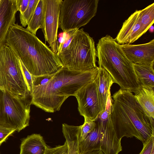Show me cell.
Listing matches in <instances>:
<instances>
[{"mask_svg": "<svg viewBox=\"0 0 154 154\" xmlns=\"http://www.w3.org/2000/svg\"><path fill=\"white\" fill-rule=\"evenodd\" d=\"M81 125L75 126L64 123L62 131L68 148V154H79V144Z\"/></svg>", "mask_w": 154, "mask_h": 154, "instance_id": "obj_19", "label": "cell"}, {"mask_svg": "<svg viewBox=\"0 0 154 154\" xmlns=\"http://www.w3.org/2000/svg\"><path fill=\"white\" fill-rule=\"evenodd\" d=\"M29 0H16L17 11L23 14L28 7Z\"/></svg>", "mask_w": 154, "mask_h": 154, "instance_id": "obj_30", "label": "cell"}, {"mask_svg": "<svg viewBox=\"0 0 154 154\" xmlns=\"http://www.w3.org/2000/svg\"><path fill=\"white\" fill-rule=\"evenodd\" d=\"M6 44L33 76L53 75L63 67L57 54L17 23L10 28Z\"/></svg>", "mask_w": 154, "mask_h": 154, "instance_id": "obj_1", "label": "cell"}, {"mask_svg": "<svg viewBox=\"0 0 154 154\" xmlns=\"http://www.w3.org/2000/svg\"><path fill=\"white\" fill-rule=\"evenodd\" d=\"M135 94L138 103L148 117L154 122V89H147L141 86Z\"/></svg>", "mask_w": 154, "mask_h": 154, "instance_id": "obj_18", "label": "cell"}, {"mask_svg": "<svg viewBox=\"0 0 154 154\" xmlns=\"http://www.w3.org/2000/svg\"><path fill=\"white\" fill-rule=\"evenodd\" d=\"M98 0H62L59 27L63 32L78 29L87 24L96 15Z\"/></svg>", "mask_w": 154, "mask_h": 154, "instance_id": "obj_7", "label": "cell"}, {"mask_svg": "<svg viewBox=\"0 0 154 154\" xmlns=\"http://www.w3.org/2000/svg\"><path fill=\"white\" fill-rule=\"evenodd\" d=\"M54 74L36 76L32 75L33 86H41L45 84L52 78Z\"/></svg>", "mask_w": 154, "mask_h": 154, "instance_id": "obj_26", "label": "cell"}, {"mask_svg": "<svg viewBox=\"0 0 154 154\" xmlns=\"http://www.w3.org/2000/svg\"><path fill=\"white\" fill-rule=\"evenodd\" d=\"M45 154H68V148L66 141L63 145L50 148L48 146Z\"/></svg>", "mask_w": 154, "mask_h": 154, "instance_id": "obj_25", "label": "cell"}, {"mask_svg": "<svg viewBox=\"0 0 154 154\" xmlns=\"http://www.w3.org/2000/svg\"><path fill=\"white\" fill-rule=\"evenodd\" d=\"M48 146L42 136L33 134L22 139L20 154H45Z\"/></svg>", "mask_w": 154, "mask_h": 154, "instance_id": "obj_15", "label": "cell"}, {"mask_svg": "<svg viewBox=\"0 0 154 154\" xmlns=\"http://www.w3.org/2000/svg\"><path fill=\"white\" fill-rule=\"evenodd\" d=\"M0 90L22 98L31 95L20 60L6 44L0 49Z\"/></svg>", "mask_w": 154, "mask_h": 154, "instance_id": "obj_5", "label": "cell"}, {"mask_svg": "<svg viewBox=\"0 0 154 154\" xmlns=\"http://www.w3.org/2000/svg\"><path fill=\"white\" fill-rule=\"evenodd\" d=\"M96 50L99 67L104 69L121 89L136 93L141 85L133 64L115 39L108 35L103 37L99 40Z\"/></svg>", "mask_w": 154, "mask_h": 154, "instance_id": "obj_3", "label": "cell"}, {"mask_svg": "<svg viewBox=\"0 0 154 154\" xmlns=\"http://www.w3.org/2000/svg\"><path fill=\"white\" fill-rule=\"evenodd\" d=\"M16 131L15 129L0 125V146L8 137Z\"/></svg>", "mask_w": 154, "mask_h": 154, "instance_id": "obj_27", "label": "cell"}, {"mask_svg": "<svg viewBox=\"0 0 154 154\" xmlns=\"http://www.w3.org/2000/svg\"><path fill=\"white\" fill-rule=\"evenodd\" d=\"M78 29H75L68 32V36L63 44L60 50L57 52V54H58L60 52L63 51L68 46L71 42L75 32Z\"/></svg>", "mask_w": 154, "mask_h": 154, "instance_id": "obj_31", "label": "cell"}, {"mask_svg": "<svg viewBox=\"0 0 154 154\" xmlns=\"http://www.w3.org/2000/svg\"><path fill=\"white\" fill-rule=\"evenodd\" d=\"M148 30H149V31L150 32H153V31H154V26H153L152 25L149 28V29H148Z\"/></svg>", "mask_w": 154, "mask_h": 154, "instance_id": "obj_35", "label": "cell"}, {"mask_svg": "<svg viewBox=\"0 0 154 154\" xmlns=\"http://www.w3.org/2000/svg\"><path fill=\"white\" fill-rule=\"evenodd\" d=\"M44 17V0H39L32 18L26 28L36 35L37 30L42 28Z\"/></svg>", "mask_w": 154, "mask_h": 154, "instance_id": "obj_21", "label": "cell"}, {"mask_svg": "<svg viewBox=\"0 0 154 154\" xmlns=\"http://www.w3.org/2000/svg\"><path fill=\"white\" fill-rule=\"evenodd\" d=\"M112 103V99L111 97L110 90L109 91L106 103L105 110L108 112L110 114Z\"/></svg>", "mask_w": 154, "mask_h": 154, "instance_id": "obj_33", "label": "cell"}, {"mask_svg": "<svg viewBox=\"0 0 154 154\" xmlns=\"http://www.w3.org/2000/svg\"><path fill=\"white\" fill-rule=\"evenodd\" d=\"M20 61L23 72L26 80L29 91L31 94L32 92L33 87L32 75L27 69L20 60Z\"/></svg>", "mask_w": 154, "mask_h": 154, "instance_id": "obj_29", "label": "cell"}, {"mask_svg": "<svg viewBox=\"0 0 154 154\" xmlns=\"http://www.w3.org/2000/svg\"><path fill=\"white\" fill-rule=\"evenodd\" d=\"M143 143V148L139 154H151L154 148V136L152 137Z\"/></svg>", "mask_w": 154, "mask_h": 154, "instance_id": "obj_28", "label": "cell"}, {"mask_svg": "<svg viewBox=\"0 0 154 154\" xmlns=\"http://www.w3.org/2000/svg\"><path fill=\"white\" fill-rule=\"evenodd\" d=\"M62 0H44V17L42 31L46 42L57 54V42L59 27L60 6Z\"/></svg>", "mask_w": 154, "mask_h": 154, "instance_id": "obj_9", "label": "cell"}, {"mask_svg": "<svg viewBox=\"0 0 154 154\" xmlns=\"http://www.w3.org/2000/svg\"><path fill=\"white\" fill-rule=\"evenodd\" d=\"M151 154H154V148L153 149L152 152Z\"/></svg>", "mask_w": 154, "mask_h": 154, "instance_id": "obj_36", "label": "cell"}, {"mask_svg": "<svg viewBox=\"0 0 154 154\" xmlns=\"http://www.w3.org/2000/svg\"><path fill=\"white\" fill-rule=\"evenodd\" d=\"M63 67L80 71L97 68L95 42L83 28L78 29L68 46L57 54Z\"/></svg>", "mask_w": 154, "mask_h": 154, "instance_id": "obj_4", "label": "cell"}, {"mask_svg": "<svg viewBox=\"0 0 154 154\" xmlns=\"http://www.w3.org/2000/svg\"><path fill=\"white\" fill-rule=\"evenodd\" d=\"M136 74L141 86L147 89H154V64H133Z\"/></svg>", "mask_w": 154, "mask_h": 154, "instance_id": "obj_20", "label": "cell"}, {"mask_svg": "<svg viewBox=\"0 0 154 154\" xmlns=\"http://www.w3.org/2000/svg\"><path fill=\"white\" fill-rule=\"evenodd\" d=\"M96 125V121L85 119L84 124L81 125L79 141L84 140L94 129Z\"/></svg>", "mask_w": 154, "mask_h": 154, "instance_id": "obj_24", "label": "cell"}, {"mask_svg": "<svg viewBox=\"0 0 154 154\" xmlns=\"http://www.w3.org/2000/svg\"><path fill=\"white\" fill-rule=\"evenodd\" d=\"M17 11L16 0H0V49L6 44L9 29L15 23Z\"/></svg>", "mask_w": 154, "mask_h": 154, "instance_id": "obj_14", "label": "cell"}, {"mask_svg": "<svg viewBox=\"0 0 154 154\" xmlns=\"http://www.w3.org/2000/svg\"><path fill=\"white\" fill-rule=\"evenodd\" d=\"M99 67L90 71H77L62 67L45 84L33 86L32 104L46 112L59 111L69 97L74 96L83 87L94 80Z\"/></svg>", "mask_w": 154, "mask_h": 154, "instance_id": "obj_2", "label": "cell"}, {"mask_svg": "<svg viewBox=\"0 0 154 154\" xmlns=\"http://www.w3.org/2000/svg\"><path fill=\"white\" fill-rule=\"evenodd\" d=\"M39 0H29L27 8L23 14H20V23L23 27L28 25L35 11Z\"/></svg>", "mask_w": 154, "mask_h": 154, "instance_id": "obj_23", "label": "cell"}, {"mask_svg": "<svg viewBox=\"0 0 154 154\" xmlns=\"http://www.w3.org/2000/svg\"><path fill=\"white\" fill-rule=\"evenodd\" d=\"M120 46L133 64H154V39L144 44L120 45Z\"/></svg>", "mask_w": 154, "mask_h": 154, "instance_id": "obj_12", "label": "cell"}, {"mask_svg": "<svg viewBox=\"0 0 154 154\" xmlns=\"http://www.w3.org/2000/svg\"><path fill=\"white\" fill-rule=\"evenodd\" d=\"M97 76L98 94L101 113L104 110L109 92L115 82L109 73L102 67H99Z\"/></svg>", "mask_w": 154, "mask_h": 154, "instance_id": "obj_16", "label": "cell"}, {"mask_svg": "<svg viewBox=\"0 0 154 154\" xmlns=\"http://www.w3.org/2000/svg\"><path fill=\"white\" fill-rule=\"evenodd\" d=\"M96 121L97 125L94 129L84 140L79 141V154L100 149L101 125L98 120Z\"/></svg>", "mask_w": 154, "mask_h": 154, "instance_id": "obj_17", "label": "cell"}, {"mask_svg": "<svg viewBox=\"0 0 154 154\" xmlns=\"http://www.w3.org/2000/svg\"><path fill=\"white\" fill-rule=\"evenodd\" d=\"M98 79H95L81 88L74 96L78 102V109L85 119L97 121L101 113L98 94Z\"/></svg>", "mask_w": 154, "mask_h": 154, "instance_id": "obj_8", "label": "cell"}, {"mask_svg": "<svg viewBox=\"0 0 154 154\" xmlns=\"http://www.w3.org/2000/svg\"><path fill=\"white\" fill-rule=\"evenodd\" d=\"M83 154H104L100 150L94 151Z\"/></svg>", "mask_w": 154, "mask_h": 154, "instance_id": "obj_34", "label": "cell"}, {"mask_svg": "<svg viewBox=\"0 0 154 154\" xmlns=\"http://www.w3.org/2000/svg\"><path fill=\"white\" fill-rule=\"evenodd\" d=\"M31 102V95L22 98L0 90V125L18 132L28 126Z\"/></svg>", "mask_w": 154, "mask_h": 154, "instance_id": "obj_6", "label": "cell"}, {"mask_svg": "<svg viewBox=\"0 0 154 154\" xmlns=\"http://www.w3.org/2000/svg\"><path fill=\"white\" fill-rule=\"evenodd\" d=\"M98 120L101 127L100 150L104 154H118L122 150L121 140L116 133L110 115L106 121Z\"/></svg>", "mask_w": 154, "mask_h": 154, "instance_id": "obj_13", "label": "cell"}, {"mask_svg": "<svg viewBox=\"0 0 154 154\" xmlns=\"http://www.w3.org/2000/svg\"><path fill=\"white\" fill-rule=\"evenodd\" d=\"M112 124L118 138L121 140L124 137H135L143 143L140 134L117 102L112 100L110 115Z\"/></svg>", "mask_w": 154, "mask_h": 154, "instance_id": "obj_10", "label": "cell"}, {"mask_svg": "<svg viewBox=\"0 0 154 154\" xmlns=\"http://www.w3.org/2000/svg\"><path fill=\"white\" fill-rule=\"evenodd\" d=\"M139 16L141 23L147 31L154 23V3L139 10Z\"/></svg>", "mask_w": 154, "mask_h": 154, "instance_id": "obj_22", "label": "cell"}, {"mask_svg": "<svg viewBox=\"0 0 154 154\" xmlns=\"http://www.w3.org/2000/svg\"></svg>", "mask_w": 154, "mask_h": 154, "instance_id": "obj_37", "label": "cell"}, {"mask_svg": "<svg viewBox=\"0 0 154 154\" xmlns=\"http://www.w3.org/2000/svg\"><path fill=\"white\" fill-rule=\"evenodd\" d=\"M146 32L140 20L139 10H136L123 22L115 39L120 45L130 44Z\"/></svg>", "mask_w": 154, "mask_h": 154, "instance_id": "obj_11", "label": "cell"}, {"mask_svg": "<svg viewBox=\"0 0 154 154\" xmlns=\"http://www.w3.org/2000/svg\"><path fill=\"white\" fill-rule=\"evenodd\" d=\"M68 32H63L59 34L58 39L57 42V53L60 50L63 44L68 38Z\"/></svg>", "mask_w": 154, "mask_h": 154, "instance_id": "obj_32", "label": "cell"}]
</instances>
